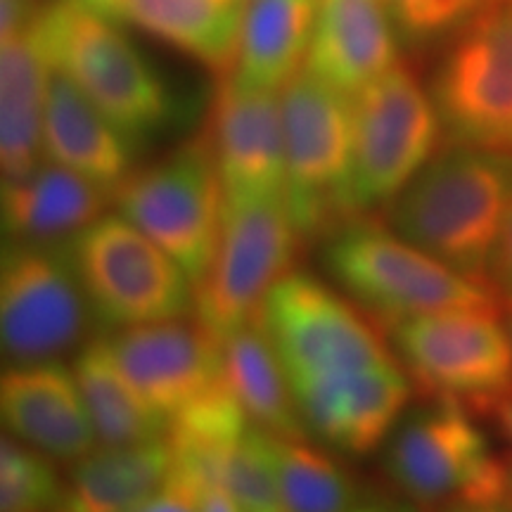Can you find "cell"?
Wrapping results in <instances>:
<instances>
[{"label": "cell", "mask_w": 512, "mask_h": 512, "mask_svg": "<svg viewBox=\"0 0 512 512\" xmlns=\"http://www.w3.org/2000/svg\"><path fill=\"white\" fill-rule=\"evenodd\" d=\"M510 202L512 155L451 145L394 197L389 221L415 247L489 283Z\"/></svg>", "instance_id": "1"}, {"label": "cell", "mask_w": 512, "mask_h": 512, "mask_svg": "<svg viewBox=\"0 0 512 512\" xmlns=\"http://www.w3.org/2000/svg\"><path fill=\"white\" fill-rule=\"evenodd\" d=\"M31 36L50 69L72 81L136 150L174 124L176 95L119 22L72 0H50Z\"/></svg>", "instance_id": "2"}, {"label": "cell", "mask_w": 512, "mask_h": 512, "mask_svg": "<svg viewBox=\"0 0 512 512\" xmlns=\"http://www.w3.org/2000/svg\"><path fill=\"white\" fill-rule=\"evenodd\" d=\"M320 259L351 302L384 330L420 313L501 304L489 283L446 266L366 214L332 233Z\"/></svg>", "instance_id": "3"}, {"label": "cell", "mask_w": 512, "mask_h": 512, "mask_svg": "<svg viewBox=\"0 0 512 512\" xmlns=\"http://www.w3.org/2000/svg\"><path fill=\"white\" fill-rule=\"evenodd\" d=\"M285 126L283 202L302 247L325 242L356 216L351 197L354 98L299 72L280 91Z\"/></svg>", "instance_id": "4"}, {"label": "cell", "mask_w": 512, "mask_h": 512, "mask_svg": "<svg viewBox=\"0 0 512 512\" xmlns=\"http://www.w3.org/2000/svg\"><path fill=\"white\" fill-rule=\"evenodd\" d=\"M382 467L415 505L508 501V463L491 451L470 408L430 399L403 413L384 446Z\"/></svg>", "instance_id": "5"}, {"label": "cell", "mask_w": 512, "mask_h": 512, "mask_svg": "<svg viewBox=\"0 0 512 512\" xmlns=\"http://www.w3.org/2000/svg\"><path fill=\"white\" fill-rule=\"evenodd\" d=\"M95 328L117 332L188 316L195 285L183 268L121 214H105L67 240Z\"/></svg>", "instance_id": "6"}, {"label": "cell", "mask_w": 512, "mask_h": 512, "mask_svg": "<svg viewBox=\"0 0 512 512\" xmlns=\"http://www.w3.org/2000/svg\"><path fill=\"white\" fill-rule=\"evenodd\" d=\"M394 354L427 399L456 401L472 413L512 389V337L498 306L420 313L389 330Z\"/></svg>", "instance_id": "7"}, {"label": "cell", "mask_w": 512, "mask_h": 512, "mask_svg": "<svg viewBox=\"0 0 512 512\" xmlns=\"http://www.w3.org/2000/svg\"><path fill=\"white\" fill-rule=\"evenodd\" d=\"M256 320L290 387L396 358L366 311L304 271L285 273L271 287Z\"/></svg>", "instance_id": "8"}, {"label": "cell", "mask_w": 512, "mask_h": 512, "mask_svg": "<svg viewBox=\"0 0 512 512\" xmlns=\"http://www.w3.org/2000/svg\"><path fill=\"white\" fill-rule=\"evenodd\" d=\"M117 214L143 230L197 285L209 271L226 211V195L207 136L133 169L114 192Z\"/></svg>", "instance_id": "9"}, {"label": "cell", "mask_w": 512, "mask_h": 512, "mask_svg": "<svg viewBox=\"0 0 512 512\" xmlns=\"http://www.w3.org/2000/svg\"><path fill=\"white\" fill-rule=\"evenodd\" d=\"M444 136L432 93L408 64L354 95V159L351 197L358 214L392 204L432 162Z\"/></svg>", "instance_id": "10"}, {"label": "cell", "mask_w": 512, "mask_h": 512, "mask_svg": "<svg viewBox=\"0 0 512 512\" xmlns=\"http://www.w3.org/2000/svg\"><path fill=\"white\" fill-rule=\"evenodd\" d=\"M95 325L67 242H15L0 264V339L10 363L60 361Z\"/></svg>", "instance_id": "11"}, {"label": "cell", "mask_w": 512, "mask_h": 512, "mask_svg": "<svg viewBox=\"0 0 512 512\" xmlns=\"http://www.w3.org/2000/svg\"><path fill=\"white\" fill-rule=\"evenodd\" d=\"M432 98L451 145L512 155V0H489L458 29Z\"/></svg>", "instance_id": "12"}, {"label": "cell", "mask_w": 512, "mask_h": 512, "mask_svg": "<svg viewBox=\"0 0 512 512\" xmlns=\"http://www.w3.org/2000/svg\"><path fill=\"white\" fill-rule=\"evenodd\" d=\"M302 249L283 200L226 204L209 271L195 285V320L216 342L259 316L271 287Z\"/></svg>", "instance_id": "13"}, {"label": "cell", "mask_w": 512, "mask_h": 512, "mask_svg": "<svg viewBox=\"0 0 512 512\" xmlns=\"http://www.w3.org/2000/svg\"><path fill=\"white\" fill-rule=\"evenodd\" d=\"M105 337L117 366L166 420L228 384L223 344L181 318L136 325Z\"/></svg>", "instance_id": "14"}, {"label": "cell", "mask_w": 512, "mask_h": 512, "mask_svg": "<svg viewBox=\"0 0 512 512\" xmlns=\"http://www.w3.org/2000/svg\"><path fill=\"white\" fill-rule=\"evenodd\" d=\"M209 147L226 204L283 200L285 126L280 91L223 79L209 124Z\"/></svg>", "instance_id": "15"}, {"label": "cell", "mask_w": 512, "mask_h": 512, "mask_svg": "<svg viewBox=\"0 0 512 512\" xmlns=\"http://www.w3.org/2000/svg\"><path fill=\"white\" fill-rule=\"evenodd\" d=\"M294 401L311 437L342 456H368L392 434L413 394L399 361L294 384Z\"/></svg>", "instance_id": "16"}, {"label": "cell", "mask_w": 512, "mask_h": 512, "mask_svg": "<svg viewBox=\"0 0 512 512\" xmlns=\"http://www.w3.org/2000/svg\"><path fill=\"white\" fill-rule=\"evenodd\" d=\"M0 411L12 437L60 463H76L98 441L74 368L60 361L10 363L0 377Z\"/></svg>", "instance_id": "17"}, {"label": "cell", "mask_w": 512, "mask_h": 512, "mask_svg": "<svg viewBox=\"0 0 512 512\" xmlns=\"http://www.w3.org/2000/svg\"><path fill=\"white\" fill-rule=\"evenodd\" d=\"M396 62V27L384 0H320L304 72L354 98Z\"/></svg>", "instance_id": "18"}, {"label": "cell", "mask_w": 512, "mask_h": 512, "mask_svg": "<svg viewBox=\"0 0 512 512\" xmlns=\"http://www.w3.org/2000/svg\"><path fill=\"white\" fill-rule=\"evenodd\" d=\"M43 152L114 197L133 174L138 150L72 81L53 72L43 124Z\"/></svg>", "instance_id": "19"}, {"label": "cell", "mask_w": 512, "mask_h": 512, "mask_svg": "<svg viewBox=\"0 0 512 512\" xmlns=\"http://www.w3.org/2000/svg\"><path fill=\"white\" fill-rule=\"evenodd\" d=\"M110 202L105 188L43 159L31 174L3 181L5 240L67 242L105 216Z\"/></svg>", "instance_id": "20"}, {"label": "cell", "mask_w": 512, "mask_h": 512, "mask_svg": "<svg viewBox=\"0 0 512 512\" xmlns=\"http://www.w3.org/2000/svg\"><path fill=\"white\" fill-rule=\"evenodd\" d=\"M53 69L27 34L0 41V166L3 181L31 174L46 159L43 124Z\"/></svg>", "instance_id": "21"}, {"label": "cell", "mask_w": 512, "mask_h": 512, "mask_svg": "<svg viewBox=\"0 0 512 512\" xmlns=\"http://www.w3.org/2000/svg\"><path fill=\"white\" fill-rule=\"evenodd\" d=\"M174 467L169 439L133 446H95L72 463L60 512H133Z\"/></svg>", "instance_id": "22"}, {"label": "cell", "mask_w": 512, "mask_h": 512, "mask_svg": "<svg viewBox=\"0 0 512 512\" xmlns=\"http://www.w3.org/2000/svg\"><path fill=\"white\" fill-rule=\"evenodd\" d=\"M320 0H249L238 57L228 79L245 88L283 91L304 69Z\"/></svg>", "instance_id": "23"}, {"label": "cell", "mask_w": 512, "mask_h": 512, "mask_svg": "<svg viewBox=\"0 0 512 512\" xmlns=\"http://www.w3.org/2000/svg\"><path fill=\"white\" fill-rule=\"evenodd\" d=\"M247 3L249 0H131L126 22L226 79L238 57Z\"/></svg>", "instance_id": "24"}, {"label": "cell", "mask_w": 512, "mask_h": 512, "mask_svg": "<svg viewBox=\"0 0 512 512\" xmlns=\"http://www.w3.org/2000/svg\"><path fill=\"white\" fill-rule=\"evenodd\" d=\"M72 368L102 444L133 446L169 439V420L133 387L105 337L88 342L76 354Z\"/></svg>", "instance_id": "25"}, {"label": "cell", "mask_w": 512, "mask_h": 512, "mask_svg": "<svg viewBox=\"0 0 512 512\" xmlns=\"http://www.w3.org/2000/svg\"><path fill=\"white\" fill-rule=\"evenodd\" d=\"M226 375L249 420L280 439H309L294 392L259 320L223 342Z\"/></svg>", "instance_id": "26"}, {"label": "cell", "mask_w": 512, "mask_h": 512, "mask_svg": "<svg viewBox=\"0 0 512 512\" xmlns=\"http://www.w3.org/2000/svg\"><path fill=\"white\" fill-rule=\"evenodd\" d=\"M174 463L192 475L216 479L240 512H287L280 494L275 437L254 422L240 437L211 451H174Z\"/></svg>", "instance_id": "27"}, {"label": "cell", "mask_w": 512, "mask_h": 512, "mask_svg": "<svg viewBox=\"0 0 512 512\" xmlns=\"http://www.w3.org/2000/svg\"><path fill=\"white\" fill-rule=\"evenodd\" d=\"M275 460L287 512H351L361 501L347 467L309 439L275 437Z\"/></svg>", "instance_id": "28"}, {"label": "cell", "mask_w": 512, "mask_h": 512, "mask_svg": "<svg viewBox=\"0 0 512 512\" xmlns=\"http://www.w3.org/2000/svg\"><path fill=\"white\" fill-rule=\"evenodd\" d=\"M64 479L53 460L5 434L0 444V512H60Z\"/></svg>", "instance_id": "29"}, {"label": "cell", "mask_w": 512, "mask_h": 512, "mask_svg": "<svg viewBox=\"0 0 512 512\" xmlns=\"http://www.w3.org/2000/svg\"><path fill=\"white\" fill-rule=\"evenodd\" d=\"M396 31L411 38H430L460 29L489 0H384Z\"/></svg>", "instance_id": "30"}, {"label": "cell", "mask_w": 512, "mask_h": 512, "mask_svg": "<svg viewBox=\"0 0 512 512\" xmlns=\"http://www.w3.org/2000/svg\"><path fill=\"white\" fill-rule=\"evenodd\" d=\"M133 512H200V489L181 467H171L166 482Z\"/></svg>", "instance_id": "31"}, {"label": "cell", "mask_w": 512, "mask_h": 512, "mask_svg": "<svg viewBox=\"0 0 512 512\" xmlns=\"http://www.w3.org/2000/svg\"><path fill=\"white\" fill-rule=\"evenodd\" d=\"M489 283L496 290L501 302H512V202L508 214H505L494 259H491Z\"/></svg>", "instance_id": "32"}, {"label": "cell", "mask_w": 512, "mask_h": 512, "mask_svg": "<svg viewBox=\"0 0 512 512\" xmlns=\"http://www.w3.org/2000/svg\"><path fill=\"white\" fill-rule=\"evenodd\" d=\"M181 470H183V467H181ZM188 475H190V472H188ZM190 477L195 479L197 489H200V512H240L238 505L233 503V498L226 494V489H223V486L216 482V479L195 477V475H190Z\"/></svg>", "instance_id": "33"}, {"label": "cell", "mask_w": 512, "mask_h": 512, "mask_svg": "<svg viewBox=\"0 0 512 512\" xmlns=\"http://www.w3.org/2000/svg\"><path fill=\"white\" fill-rule=\"evenodd\" d=\"M420 505L408 501L406 496L394 494H370L361 496L351 512H420Z\"/></svg>", "instance_id": "34"}, {"label": "cell", "mask_w": 512, "mask_h": 512, "mask_svg": "<svg viewBox=\"0 0 512 512\" xmlns=\"http://www.w3.org/2000/svg\"><path fill=\"white\" fill-rule=\"evenodd\" d=\"M72 3L95 12V15L112 19V22L124 24L126 22V12H128V3H131V0H72Z\"/></svg>", "instance_id": "35"}, {"label": "cell", "mask_w": 512, "mask_h": 512, "mask_svg": "<svg viewBox=\"0 0 512 512\" xmlns=\"http://www.w3.org/2000/svg\"><path fill=\"white\" fill-rule=\"evenodd\" d=\"M486 415H491V418L496 420L498 430H501L505 437L512 441V389L510 392H505L501 399H498L494 406L489 408V413Z\"/></svg>", "instance_id": "36"}, {"label": "cell", "mask_w": 512, "mask_h": 512, "mask_svg": "<svg viewBox=\"0 0 512 512\" xmlns=\"http://www.w3.org/2000/svg\"><path fill=\"white\" fill-rule=\"evenodd\" d=\"M437 512H512V501L494 503H451Z\"/></svg>", "instance_id": "37"}, {"label": "cell", "mask_w": 512, "mask_h": 512, "mask_svg": "<svg viewBox=\"0 0 512 512\" xmlns=\"http://www.w3.org/2000/svg\"><path fill=\"white\" fill-rule=\"evenodd\" d=\"M505 463H508V501H512V456Z\"/></svg>", "instance_id": "38"}, {"label": "cell", "mask_w": 512, "mask_h": 512, "mask_svg": "<svg viewBox=\"0 0 512 512\" xmlns=\"http://www.w3.org/2000/svg\"><path fill=\"white\" fill-rule=\"evenodd\" d=\"M505 306H508V330H510V337H512V302H508Z\"/></svg>", "instance_id": "39"}]
</instances>
